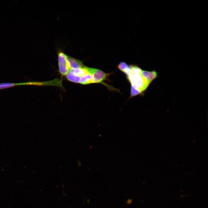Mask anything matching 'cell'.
I'll return each instance as SVG.
<instances>
[{"label": "cell", "instance_id": "9c48e42d", "mask_svg": "<svg viewBox=\"0 0 208 208\" xmlns=\"http://www.w3.org/2000/svg\"><path fill=\"white\" fill-rule=\"evenodd\" d=\"M93 83L92 76L89 73L81 77L80 83L81 84H87Z\"/></svg>", "mask_w": 208, "mask_h": 208}, {"label": "cell", "instance_id": "8992f818", "mask_svg": "<svg viewBox=\"0 0 208 208\" xmlns=\"http://www.w3.org/2000/svg\"><path fill=\"white\" fill-rule=\"evenodd\" d=\"M141 75L148 82L151 83L157 77V74L155 71H149L142 70Z\"/></svg>", "mask_w": 208, "mask_h": 208}, {"label": "cell", "instance_id": "277c9868", "mask_svg": "<svg viewBox=\"0 0 208 208\" xmlns=\"http://www.w3.org/2000/svg\"><path fill=\"white\" fill-rule=\"evenodd\" d=\"M39 84H40V83H39L35 82H27L19 83H0V89H5L18 86L31 85H38Z\"/></svg>", "mask_w": 208, "mask_h": 208}, {"label": "cell", "instance_id": "5b68a950", "mask_svg": "<svg viewBox=\"0 0 208 208\" xmlns=\"http://www.w3.org/2000/svg\"><path fill=\"white\" fill-rule=\"evenodd\" d=\"M67 59L70 69L79 68L84 66L80 60L69 56Z\"/></svg>", "mask_w": 208, "mask_h": 208}, {"label": "cell", "instance_id": "30bf717a", "mask_svg": "<svg viewBox=\"0 0 208 208\" xmlns=\"http://www.w3.org/2000/svg\"><path fill=\"white\" fill-rule=\"evenodd\" d=\"M130 66L128 65L125 63L121 62L118 66V68L121 71L126 73L130 68Z\"/></svg>", "mask_w": 208, "mask_h": 208}, {"label": "cell", "instance_id": "8fae6325", "mask_svg": "<svg viewBox=\"0 0 208 208\" xmlns=\"http://www.w3.org/2000/svg\"><path fill=\"white\" fill-rule=\"evenodd\" d=\"M141 93V92L139 90L136 89L133 86H131V96H135Z\"/></svg>", "mask_w": 208, "mask_h": 208}, {"label": "cell", "instance_id": "7a4b0ae2", "mask_svg": "<svg viewBox=\"0 0 208 208\" xmlns=\"http://www.w3.org/2000/svg\"><path fill=\"white\" fill-rule=\"evenodd\" d=\"M68 56L63 52L58 54V64L59 71L62 75H66L70 68L68 61Z\"/></svg>", "mask_w": 208, "mask_h": 208}, {"label": "cell", "instance_id": "7c38bea8", "mask_svg": "<svg viewBox=\"0 0 208 208\" xmlns=\"http://www.w3.org/2000/svg\"><path fill=\"white\" fill-rule=\"evenodd\" d=\"M132 202V199H129L126 202V203L127 205L131 204Z\"/></svg>", "mask_w": 208, "mask_h": 208}, {"label": "cell", "instance_id": "3957f363", "mask_svg": "<svg viewBox=\"0 0 208 208\" xmlns=\"http://www.w3.org/2000/svg\"><path fill=\"white\" fill-rule=\"evenodd\" d=\"M89 73L92 76L94 83H101L106 79L109 74H107L98 69L87 67Z\"/></svg>", "mask_w": 208, "mask_h": 208}, {"label": "cell", "instance_id": "52a82bcc", "mask_svg": "<svg viewBox=\"0 0 208 208\" xmlns=\"http://www.w3.org/2000/svg\"><path fill=\"white\" fill-rule=\"evenodd\" d=\"M70 71L72 72L80 77L89 73L87 67L84 66L81 68L71 69Z\"/></svg>", "mask_w": 208, "mask_h": 208}, {"label": "cell", "instance_id": "6da1fadb", "mask_svg": "<svg viewBox=\"0 0 208 208\" xmlns=\"http://www.w3.org/2000/svg\"><path fill=\"white\" fill-rule=\"evenodd\" d=\"M131 86L141 93L145 90L150 83L140 74L135 75L131 73L127 75Z\"/></svg>", "mask_w": 208, "mask_h": 208}, {"label": "cell", "instance_id": "ba28073f", "mask_svg": "<svg viewBox=\"0 0 208 208\" xmlns=\"http://www.w3.org/2000/svg\"><path fill=\"white\" fill-rule=\"evenodd\" d=\"M66 75L68 80L75 83H80L81 77L69 71Z\"/></svg>", "mask_w": 208, "mask_h": 208}]
</instances>
